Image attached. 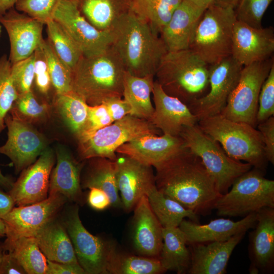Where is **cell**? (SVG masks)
Masks as SVG:
<instances>
[{"mask_svg": "<svg viewBox=\"0 0 274 274\" xmlns=\"http://www.w3.org/2000/svg\"><path fill=\"white\" fill-rule=\"evenodd\" d=\"M158 191L197 215H207L222 196L199 157L185 148L155 168Z\"/></svg>", "mask_w": 274, "mask_h": 274, "instance_id": "cell-1", "label": "cell"}, {"mask_svg": "<svg viewBox=\"0 0 274 274\" xmlns=\"http://www.w3.org/2000/svg\"><path fill=\"white\" fill-rule=\"evenodd\" d=\"M109 30L111 46L126 72L140 77L155 76L167 50L159 34L147 22L131 10L120 17Z\"/></svg>", "mask_w": 274, "mask_h": 274, "instance_id": "cell-2", "label": "cell"}, {"mask_svg": "<svg viewBox=\"0 0 274 274\" xmlns=\"http://www.w3.org/2000/svg\"><path fill=\"white\" fill-rule=\"evenodd\" d=\"M125 73L122 61L111 46L97 55L81 57L72 71V91L91 106L112 97H122Z\"/></svg>", "mask_w": 274, "mask_h": 274, "instance_id": "cell-3", "label": "cell"}, {"mask_svg": "<svg viewBox=\"0 0 274 274\" xmlns=\"http://www.w3.org/2000/svg\"><path fill=\"white\" fill-rule=\"evenodd\" d=\"M210 66L189 49L167 51L155 76L167 94L188 106L208 86Z\"/></svg>", "mask_w": 274, "mask_h": 274, "instance_id": "cell-4", "label": "cell"}, {"mask_svg": "<svg viewBox=\"0 0 274 274\" xmlns=\"http://www.w3.org/2000/svg\"><path fill=\"white\" fill-rule=\"evenodd\" d=\"M200 128L218 142L231 158L244 161L263 171L267 161L259 131L248 123L230 120L220 114L198 120Z\"/></svg>", "mask_w": 274, "mask_h": 274, "instance_id": "cell-5", "label": "cell"}, {"mask_svg": "<svg viewBox=\"0 0 274 274\" xmlns=\"http://www.w3.org/2000/svg\"><path fill=\"white\" fill-rule=\"evenodd\" d=\"M234 9L213 4L204 11L189 49L209 66L231 56Z\"/></svg>", "mask_w": 274, "mask_h": 274, "instance_id": "cell-6", "label": "cell"}, {"mask_svg": "<svg viewBox=\"0 0 274 274\" xmlns=\"http://www.w3.org/2000/svg\"><path fill=\"white\" fill-rule=\"evenodd\" d=\"M180 136L184 147L200 158L222 195L229 190L236 178L253 167L249 163L230 157L220 144L204 133L197 124L184 126Z\"/></svg>", "mask_w": 274, "mask_h": 274, "instance_id": "cell-7", "label": "cell"}, {"mask_svg": "<svg viewBox=\"0 0 274 274\" xmlns=\"http://www.w3.org/2000/svg\"><path fill=\"white\" fill-rule=\"evenodd\" d=\"M231 187L215 204L218 216L244 217L264 208H274V181L265 178L260 169H251Z\"/></svg>", "mask_w": 274, "mask_h": 274, "instance_id": "cell-8", "label": "cell"}, {"mask_svg": "<svg viewBox=\"0 0 274 274\" xmlns=\"http://www.w3.org/2000/svg\"><path fill=\"white\" fill-rule=\"evenodd\" d=\"M159 132L150 121L128 115L78 140L79 153L83 159L104 157L114 160L116 150L123 144L144 134Z\"/></svg>", "mask_w": 274, "mask_h": 274, "instance_id": "cell-9", "label": "cell"}, {"mask_svg": "<svg viewBox=\"0 0 274 274\" xmlns=\"http://www.w3.org/2000/svg\"><path fill=\"white\" fill-rule=\"evenodd\" d=\"M273 64L271 57L244 66L238 83L220 114L230 120L256 127L260 91Z\"/></svg>", "mask_w": 274, "mask_h": 274, "instance_id": "cell-10", "label": "cell"}, {"mask_svg": "<svg viewBox=\"0 0 274 274\" xmlns=\"http://www.w3.org/2000/svg\"><path fill=\"white\" fill-rule=\"evenodd\" d=\"M62 224L73 244L79 264L86 274H109L111 259L117 252L112 244L91 234L83 226L76 204L66 211Z\"/></svg>", "mask_w": 274, "mask_h": 274, "instance_id": "cell-11", "label": "cell"}, {"mask_svg": "<svg viewBox=\"0 0 274 274\" xmlns=\"http://www.w3.org/2000/svg\"><path fill=\"white\" fill-rule=\"evenodd\" d=\"M243 67L232 56L210 66L209 91L187 106L198 120L220 114L238 83Z\"/></svg>", "mask_w": 274, "mask_h": 274, "instance_id": "cell-12", "label": "cell"}, {"mask_svg": "<svg viewBox=\"0 0 274 274\" xmlns=\"http://www.w3.org/2000/svg\"><path fill=\"white\" fill-rule=\"evenodd\" d=\"M8 140L0 153L8 156L18 173L33 163L47 148L45 137L28 122L10 110L5 118Z\"/></svg>", "mask_w": 274, "mask_h": 274, "instance_id": "cell-13", "label": "cell"}, {"mask_svg": "<svg viewBox=\"0 0 274 274\" xmlns=\"http://www.w3.org/2000/svg\"><path fill=\"white\" fill-rule=\"evenodd\" d=\"M59 193L49 194L41 201L14 207L2 218L6 229V239H15L23 236H35L51 221L67 202Z\"/></svg>", "mask_w": 274, "mask_h": 274, "instance_id": "cell-14", "label": "cell"}, {"mask_svg": "<svg viewBox=\"0 0 274 274\" xmlns=\"http://www.w3.org/2000/svg\"><path fill=\"white\" fill-rule=\"evenodd\" d=\"M81 50L83 56L100 54L111 46L109 30L97 29L81 14L73 0H59L53 15Z\"/></svg>", "mask_w": 274, "mask_h": 274, "instance_id": "cell-15", "label": "cell"}, {"mask_svg": "<svg viewBox=\"0 0 274 274\" xmlns=\"http://www.w3.org/2000/svg\"><path fill=\"white\" fill-rule=\"evenodd\" d=\"M54 161V152L47 147L38 159L23 170L8 192L15 206L29 205L48 197L50 177Z\"/></svg>", "mask_w": 274, "mask_h": 274, "instance_id": "cell-16", "label": "cell"}, {"mask_svg": "<svg viewBox=\"0 0 274 274\" xmlns=\"http://www.w3.org/2000/svg\"><path fill=\"white\" fill-rule=\"evenodd\" d=\"M0 23L9 37L10 49L8 58L12 63L30 56L43 39L45 24L15 8L0 16Z\"/></svg>", "mask_w": 274, "mask_h": 274, "instance_id": "cell-17", "label": "cell"}, {"mask_svg": "<svg viewBox=\"0 0 274 274\" xmlns=\"http://www.w3.org/2000/svg\"><path fill=\"white\" fill-rule=\"evenodd\" d=\"M115 162L123 208L130 212L140 198L156 185L155 176L152 166L123 154L116 153Z\"/></svg>", "mask_w": 274, "mask_h": 274, "instance_id": "cell-18", "label": "cell"}, {"mask_svg": "<svg viewBox=\"0 0 274 274\" xmlns=\"http://www.w3.org/2000/svg\"><path fill=\"white\" fill-rule=\"evenodd\" d=\"M274 51L272 27L255 28L236 20L231 56L243 66L266 60Z\"/></svg>", "mask_w": 274, "mask_h": 274, "instance_id": "cell-19", "label": "cell"}, {"mask_svg": "<svg viewBox=\"0 0 274 274\" xmlns=\"http://www.w3.org/2000/svg\"><path fill=\"white\" fill-rule=\"evenodd\" d=\"M185 148L180 136L147 134L123 144L116 152L156 168Z\"/></svg>", "mask_w": 274, "mask_h": 274, "instance_id": "cell-20", "label": "cell"}, {"mask_svg": "<svg viewBox=\"0 0 274 274\" xmlns=\"http://www.w3.org/2000/svg\"><path fill=\"white\" fill-rule=\"evenodd\" d=\"M154 110L150 122L163 134L180 136L184 126L197 124V118L178 98L167 94L155 80L152 92Z\"/></svg>", "mask_w": 274, "mask_h": 274, "instance_id": "cell-21", "label": "cell"}, {"mask_svg": "<svg viewBox=\"0 0 274 274\" xmlns=\"http://www.w3.org/2000/svg\"><path fill=\"white\" fill-rule=\"evenodd\" d=\"M249 235V272L271 271L274 264V208H264L257 212V222Z\"/></svg>", "mask_w": 274, "mask_h": 274, "instance_id": "cell-22", "label": "cell"}, {"mask_svg": "<svg viewBox=\"0 0 274 274\" xmlns=\"http://www.w3.org/2000/svg\"><path fill=\"white\" fill-rule=\"evenodd\" d=\"M256 222L257 213H252L237 221L219 218L200 224L184 219L179 227L184 233L187 243L193 244L227 241L236 234L254 228Z\"/></svg>", "mask_w": 274, "mask_h": 274, "instance_id": "cell-23", "label": "cell"}, {"mask_svg": "<svg viewBox=\"0 0 274 274\" xmlns=\"http://www.w3.org/2000/svg\"><path fill=\"white\" fill-rule=\"evenodd\" d=\"M134 209V247L144 256L158 258L163 243V227L153 212L146 195L140 198Z\"/></svg>", "mask_w": 274, "mask_h": 274, "instance_id": "cell-24", "label": "cell"}, {"mask_svg": "<svg viewBox=\"0 0 274 274\" xmlns=\"http://www.w3.org/2000/svg\"><path fill=\"white\" fill-rule=\"evenodd\" d=\"M245 233L236 234L224 242L190 244L191 263L188 273H226L229 258Z\"/></svg>", "mask_w": 274, "mask_h": 274, "instance_id": "cell-25", "label": "cell"}, {"mask_svg": "<svg viewBox=\"0 0 274 274\" xmlns=\"http://www.w3.org/2000/svg\"><path fill=\"white\" fill-rule=\"evenodd\" d=\"M206 9L182 0L160 33L167 51L189 49Z\"/></svg>", "mask_w": 274, "mask_h": 274, "instance_id": "cell-26", "label": "cell"}, {"mask_svg": "<svg viewBox=\"0 0 274 274\" xmlns=\"http://www.w3.org/2000/svg\"><path fill=\"white\" fill-rule=\"evenodd\" d=\"M56 155V164L51 173L49 194L59 193L67 200L82 204L84 203L80 179L82 165L62 146H58Z\"/></svg>", "mask_w": 274, "mask_h": 274, "instance_id": "cell-27", "label": "cell"}, {"mask_svg": "<svg viewBox=\"0 0 274 274\" xmlns=\"http://www.w3.org/2000/svg\"><path fill=\"white\" fill-rule=\"evenodd\" d=\"M34 237L47 259L59 263L79 264L64 226L55 219L40 230Z\"/></svg>", "mask_w": 274, "mask_h": 274, "instance_id": "cell-28", "label": "cell"}, {"mask_svg": "<svg viewBox=\"0 0 274 274\" xmlns=\"http://www.w3.org/2000/svg\"><path fill=\"white\" fill-rule=\"evenodd\" d=\"M81 14L97 29L109 30L131 10L132 0H73Z\"/></svg>", "mask_w": 274, "mask_h": 274, "instance_id": "cell-29", "label": "cell"}, {"mask_svg": "<svg viewBox=\"0 0 274 274\" xmlns=\"http://www.w3.org/2000/svg\"><path fill=\"white\" fill-rule=\"evenodd\" d=\"M162 238L158 258L163 267L178 274L188 273L191 253L184 233L179 227H163Z\"/></svg>", "mask_w": 274, "mask_h": 274, "instance_id": "cell-30", "label": "cell"}, {"mask_svg": "<svg viewBox=\"0 0 274 274\" xmlns=\"http://www.w3.org/2000/svg\"><path fill=\"white\" fill-rule=\"evenodd\" d=\"M92 159L81 183V188L100 189L109 195L111 207L123 208L117 186L115 160L104 157Z\"/></svg>", "mask_w": 274, "mask_h": 274, "instance_id": "cell-31", "label": "cell"}, {"mask_svg": "<svg viewBox=\"0 0 274 274\" xmlns=\"http://www.w3.org/2000/svg\"><path fill=\"white\" fill-rule=\"evenodd\" d=\"M154 77H137L126 72L123 97L131 107V115L150 121L154 110L151 99Z\"/></svg>", "mask_w": 274, "mask_h": 274, "instance_id": "cell-32", "label": "cell"}, {"mask_svg": "<svg viewBox=\"0 0 274 274\" xmlns=\"http://www.w3.org/2000/svg\"><path fill=\"white\" fill-rule=\"evenodd\" d=\"M150 206L163 227H179L186 218L198 223V215L153 187L147 193Z\"/></svg>", "mask_w": 274, "mask_h": 274, "instance_id": "cell-33", "label": "cell"}, {"mask_svg": "<svg viewBox=\"0 0 274 274\" xmlns=\"http://www.w3.org/2000/svg\"><path fill=\"white\" fill-rule=\"evenodd\" d=\"M5 251L10 252L27 274H46L47 258L40 250L34 236L6 239Z\"/></svg>", "mask_w": 274, "mask_h": 274, "instance_id": "cell-34", "label": "cell"}, {"mask_svg": "<svg viewBox=\"0 0 274 274\" xmlns=\"http://www.w3.org/2000/svg\"><path fill=\"white\" fill-rule=\"evenodd\" d=\"M54 102L65 125L78 138L85 126L89 105L73 91L55 93Z\"/></svg>", "mask_w": 274, "mask_h": 274, "instance_id": "cell-35", "label": "cell"}, {"mask_svg": "<svg viewBox=\"0 0 274 274\" xmlns=\"http://www.w3.org/2000/svg\"><path fill=\"white\" fill-rule=\"evenodd\" d=\"M182 0H132L131 10L160 34Z\"/></svg>", "mask_w": 274, "mask_h": 274, "instance_id": "cell-36", "label": "cell"}, {"mask_svg": "<svg viewBox=\"0 0 274 274\" xmlns=\"http://www.w3.org/2000/svg\"><path fill=\"white\" fill-rule=\"evenodd\" d=\"M45 25L47 27V39L57 56L73 71L83 56L81 50L56 21L51 19Z\"/></svg>", "mask_w": 274, "mask_h": 274, "instance_id": "cell-37", "label": "cell"}, {"mask_svg": "<svg viewBox=\"0 0 274 274\" xmlns=\"http://www.w3.org/2000/svg\"><path fill=\"white\" fill-rule=\"evenodd\" d=\"M109 274H159L166 270L158 258L122 255L117 252L112 257Z\"/></svg>", "mask_w": 274, "mask_h": 274, "instance_id": "cell-38", "label": "cell"}, {"mask_svg": "<svg viewBox=\"0 0 274 274\" xmlns=\"http://www.w3.org/2000/svg\"><path fill=\"white\" fill-rule=\"evenodd\" d=\"M41 46L47 60L52 85L55 93L72 91V71L57 56L48 39H42Z\"/></svg>", "mask_w": 274, "mask_h": 274, "instance_id": "cell-39", "label": "cell"}, {"mask_svg": "<svg viewBox=\"0 0 274 274\" xmlns=\"http://www.w3.org/2000/svg\"><path fill=\"white\" fill-rule=\"evenodd\" d=\"M12 63L6 54L0 57V132L5 128V118L18 97L11 75Z\"/></svg>", "mask_w": 274, "mask_h": 274, "instance_id": "cell-40", "label": "cell"}, {"mask_svg": "<svg viewBox=\"0 0 274 274\" xmlns=\"http://www.w3.org/2000/svg\"><path fill=\"white\" fill-rule=\"evenodd\" d=\"M273 0H239L234 9L236 20L255 28L262 27V17Z\"/></svg>", "mask_w": 274, "mask_h": 274, "instance_id": "cell-41", "label": "cell"}, {"mask_svg": "<svg viewBox=\"0 0 274 274\" xmlns=\"http://www.w3.org/2000/svg\"><path fill=\"white\" fill-rule=\"evenodd\" d=\"M34 62L33 53L25 59L12 63L11 75L18 95L32 90L35 79Z\"/></svg>", "mask_w": 274, "mask_h": 274, "instance_id": "cell-42", "label": "cell"}, {"mask_svg": "<svg viewBox=\"0 0 274 274\" xmlns=\"http://www.w3.org/2000/svg\"><path fill=\"white\" fill-rule=\"evenodd\" d=\"M59 0H18L15 8L45 25L53 19V15Z\"/></svg>", "mask_w": 274, "mask_h": 274, "instance_id": "cell-43", "label": "cell"}, {"mask_svg": "<svg viewBox=\"0 0 274 274\" xmlns=\"http://www.w3.org/2000/svg\"><path fill=\"white\" fill-rule=\"evenodd\" d=\"M47 103H40L32 90L19 95L12 109L20 117L22 116L30 120H37L45 116L49 110Z\"/></svg>", "mask_w": 274, "mask_h": 274, "instance_id": "cell-44", "label": "cell"}, {"mask_svg": "<svg viewBox=\"0 0 274 274\" xmlns=\"http://www.w3.org/2000/svg\"><path fill=\"white\" fill-rule=\"evenodd\" d=\"M274 114V64L263 83L259 97L256 116L257 125Z\"/></svg>", "mask_w": 274, "mask_h": 274, "instance_id": "cell-45", "label": "cell"}, {"mask_svg": "<svg viewBox=\"0 0 274 274\" xmlns=\"http://www.w3.org/2000/svg\"><path fill=\"white\" fill-rule=\"evenodd\" d=\"M113 122L106 106L102 104L89 106L85 126L78 140L88 136Z\"/></svg>", "mask_w": 274, "mask_h": 274, "instance_id": "cell-46", "label": "cell"}, {"mask_svg": "<svg viewBox=\"0 0 274 274\" xmlns=\"http://www.w3.org/2000/svg\"><path fill=\"white\" fill-rule=\"evenodd\" d=\"M41 43L33 53L35 57L34 81L39 91L43 94L47 95L52 83L47 60Z\"/></svg>", "mask_w": 274, "mask_h": 274, "instance_id": "cell-47", "label": "cell"}, {"mask_svg": "<svg viewBox=\"0 0 274 274\" xmlns=\"http://www.w3.org/2000/svg\"><path fill=\"white\" fill-rule=\"evenodd\" d=\"M264 146V152L267 161L274 163V117H270L257 124Z\"/></svg>", "mask_w": 274, "mask_h": 274, "instance_id": "cell-48", "label": "cell"}, {"mask_svg": "<svg viewBox=\"0 0 274 274\" xmlns=\"http://www.w3.org/2000/svg\"><path fill=\"white\" fill-rule=\"evenodd\" d=\"M102 104L107 107L113 122L131 114L130 105L122 97H112L108 99Z\"/></svg>", "mask_w": 274, "mask_h": 274, "instance_id": "cell-49", "label": "cell"}, {"mask_svg": "<svg viewBox=\"0 0 274 274\" xmlns=\"http://www.w3.org/2000/svg\"><path fill=\"white\" fill-rule=\"evenodd\" d=\"M87 196L89 206L96 211H103L111 206L109 195L100 189L92 187Z\"/></svg>", "mask_w": 274, "mask_h": 274, "instance_id": "cell-50", "label": "cell"}, {"mask_svg": "<svg viewBox=\"0 0 274 274\" xmlns=\"http://www.w3.org/2000/svg\"><path fill=\"white\" fill-rule=\"evenodd\" d=\"M46 274H86L79 264L59 263L47 259Z\"/></svg>", "mask_w": 274, "mask_h": 274, "instance_id": "cell-51", "label": "cell"}, {"mask_svg": "<svg viewBox=\"0 0 274 274\" xmlns=\"http://www.w3.org/2000/svg\"><path fill=\"white\" fill-rule=\"evenodd\" d=\"M25 273V270L13 254L5 250L0 260V274Z\"/></svg>", "mask_w": 274, "mask_h": 274, "instance_id": "cell-52", "label": "cell"}, {"mask_svg": "<svg viewBox=\"0 0 274 274\" xmlns=\"http://www.w3.org/2000/svg\"><path fill=\"white\" fill-rule=\"evenodd\" d=\"M4 190L0 186V218L1 219L15 206L10 194Z\"/></svg>", "mask_w": 274, "mask_h": 274, "instance_id": "cell-53", "label": "cell"}, {"mask_svg": "<svg viewBox=\"0 0 274 274\" xmlns=\"http://www.w3.org/2000/svg\"><path fill=\"white\" fill-rule=\"evenodd\" d=\"M18 0H0V16L4 15L9 10L14 8Z\"/></svg>", "mask_w": 274, "mask_h": 274, "instance_id": "cell-54", "label": "cell"}, {"mask_svg": "<svg viewBox=\"0 0 274 274\" xmlns=\"http://www.w3.org/2000/svg\"><path fill=\"white\" fill-rule=\"evenodd\" d=\"M12 180L7 176H4L0 169V186L6 191H9L13 185Z\"/></svg>", "mask_w": 274, "mask_h": 274, "instance_id": "cell-55", "label": "cell"}, {"mask_svg": "<svg viewBox=\"0 0 274 274\" xmlns=\"http://www.w3.org/2000/svg\"><path fill=\"white\" fill-rule=\"evenodd\" d=\"M239 0H214L213 4L235 9Z\"/></svg>", "mask_w": 274, "mask_h": 274, "instance_id": "cell-56", "label": "cell"}, {"mask_svg": "<svg viewBox=\"0 0 274 274\" xmlns=\"http://www.w3.org/2000/svg\"><path fill=\"white\" fill-rule=\"evenodd\" d=\"M190 2L194 4L206 9L208 7L213 4L214 0H185Z\"/></svg>", "mask_w": 274, "mask_h": 274, "instance_id": "cell-57", "label": "cell"}, {"mask_svg": "<svg viewBox=\"0 0 274 274\" xmlns=\"http://www.w3.org/2000/svg\"><path fill=\"white\" fill-rule=\"evenodd\" d=\"M6 236L5 225L3 220L0 218V238Z\"/></svg>", "mask_w": 274, "mask_h": 274, "instance_id": "cell-58", "label": "cell"}, {"mask_svg": "<svg viewBox=\"0 0 274 274\" xmlns=\"http://www.w3.org/2000/svg\"><path fill=\"white\" fill-rule=\"evenodd\" d=\"M5 252V249L4 247L3 243H0V260L2 258V257Z\"/></svg>", "mask_w": 274, "mask_h": 274, "instance_id": "cell-59", "label": "cell"}, {"mask_svg": "<svg viewBox=\"0 0 274 274\" xmlns=\"http://www.w3.org/2000/svg\"><path fill=\"white\" fill-rule=\"evenodd\" d=\"M1 27L0 25V38H1Z\"/></svg>", "mask_w": 274, "mask_h": 274, "instance_id": "cell-60", "label": "cell"}]
</instances>
